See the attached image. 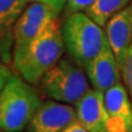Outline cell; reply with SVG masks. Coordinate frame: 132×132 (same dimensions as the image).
<instances>
[{
  "label": "cell",
  "instance_id": "cell-1",
  "mask_svg": "<svg viewBox=\"0 0 132 132\" xmlns=\"http://www.w3.org/2000/svg\"><path fill=\"white\" fill-rule=\"evenodd\" d=\"M64 48L63 29L54 19L28 44L13 50V65L24 80L35 85L60 61Z\"/></svg>",
  "mask_w": 132,
  "mask_h": 132
},
{
  "label": "cell",
  "instance_id": "cell-2",
  "mask_svg": "<svg viewBox=\"0 0 132 132\" xmlns=\"http://www.w3.org/2000/svg\"><path fill=\"white\" fill-rule=\"evenodd\" d=\"M62 29L65 47L77 65L84 69L108 43L102 27L82 12L71 13Z\"/></svg>",
  "mask_w": 132,
  "mask_h": 132
},
{
  "label": "cell",
  "instance_id": "cell-3",
  "mask_svg": "<svg viewBox=\"0 0 132 132\" xmlns=\"http://www.w3.org/2000/svg\"><path fill=\"white\" fill-rule=\"evenodd\" d=\"M41 104L30 82L11 75L0 93V128L5 132L22 131Z\"/></svg>",
  "mask_w": 132,
  "mask_h": 132
},
{
  "label": "cell",
  "instance_id": "cell-4",
  "mask_svg": "<svg viewBox=\"0 0 132 132\" xmlns=\"http://www.w3.org/2000/svg\"><path fill=\"white\" fill-rule=\"evenodd\" d=\"M80 68L68 60H60L40 80L43 93L56 101L76 104L89 89Z\"/></svg>",
  "mask_w": 132,
  "mask_h": 132
},
{
  "label": "cell",
  "instance_id": "cell-5",
  "mask_svg": "<svg viewBox=\"0 0 132 132\" xmlns=\"http://www.w3.org/2000/svg\"><path fill=\"white\" fill-rule=\"evenodd\" d=\"M60 12L47 3L33 1L22 12L13 28L14 48L28 44L52 20L57 19Z\"/></svg>",
  "mask_w": 132,
  "mask_h": 132
},
{
  "label": "cell",
  "instance_id": "cell-6",
  "mask_svg": "<svg viewBox=\"0 0 132 132\" xmlns=\"http://www.w3.org/2000/svg\"><path fill=\"white\" fill-rule=\"evenodd\" d=\"M76 119L74 107L56 100H47L40 105L28 127L30 132H61Z\"/></svg>",
  "mask_w": 132,
  "mask_h": 132
},
{
  "label": "cell",
  "instance_id": "cell-7",
  "mask_svg": "<svg viewBox=\"0 0 132 132\" xmlns=\"http://www.w3.org/2000/svg\"><path fill=\"white\" fill-rule=\"evenodd\" d=\"M109 132H132V101L125 85L118 82L105 93Z\"/></svg>",
  "mask_w": 132,
  "mask_h": 132
},
{
  "label": "cell",
  "instance_id": "cell-8",
  "mask_svg": "<svg viewBox=\"0 0 132 132\" xmlns=\"http://www.w3.org/2000/svg\"><path fill=\"white\" fill-rule=\"evenodd\" d=\"M77 120L89 132H109L105 94L97 89L88 92L75 104Z\"/></svg>",
  "mask_w": 132,
  "mask_h": 132
},
{
  "label": "cell",
  "instance_id": "cell-9",
  "mask_svg": "<svg viewBox=\"0 0 132 132\" xmlns=\"http://www.w3.org/2000/svg\"><path fill=\"white\" fill-rule=\"evenodd\" d=\"M106 34L121 69L132 41V5L118 11L107 21Z\"/></svg>",
  "mask_w": 132,
  "mask_h": 132
},
{
  "label": "cell",
  "instance_id": "cell-10",
  "mask_svg": "<svg viewBox=\"0 0 132 132\" xmlns=\"http://www.w3.org/2000/svg\"><path fill=\"white\" fill-rule=\"evenodd\" d=\"M86 73L94 88L101 93H106L109 88L120 82L121 69L109 42L96 59L86 67Z\"/></svg>",
  "mask_w": 132,
  "mask_h": 132
},
{
  "label": "cell",
  "instance_id": "cell-11",
  "mask_svg": "<svg viewBox=\"0 0 132 132\" xmlns=\"http://www.w3.org/2000/svg\"><path fill=\"white\" fill-rule=\"evenodd\" d=\"M129 1L130 0H96L86 10V14L100 27H104L114 13L126 8Z\"/></svg>",
  "mask_w": 132,
  "mask_h": 132
},
{
  "label": "cell",
  "instance_id": "cell-12",
  "mask_svg": "<svg viewBox=\"0 0 132 132\" xmlns=\"http://www.w3.org/2000/svg\"><path fill=\"white\" fill-rule=\"evenodd\" d=\"M28 0H0V35L15 24L24 11Z\"/></svg>",
  "mask_w": 132,
  "mask_h": 132
},
{
  "label": "cell",
  "instance_id": "cell-13",
  "mask_svg": "<svg viewBox=\"0 0 132 132\" xmlns=\"http://www.w3.org/2000/svg\"><path fill=\"white\" fill-rule=\"evenodd\" d=\"M121 75L123 78L125 86L129 93V96L132 101V41L130 44V47L127 52V56L123 62V65L121 67Z\"/></svg>",
  "mask_w": 132,
  "mask_h": 132
},
{
  "label": "cell",
  "instance_id": "cell-14",
  "mask_svg": "<svg viewBox=\"0 0 132 132\" xmlns=\"http://www.w3.org/2000/svg\"><path fill=\"white\" fill-rule=\"evenodd\" d=\"M95 1L96 0H67V10L71 13L86 11Z\"/></svg>",
  "mask_w": 132,
  "mask_h": 132
},
{
  "label": "cell",
  "instance_id": "cell-15",
  "mask_svg": "<svg viewBox=\"0 0 132 132\" xmlns=\"http://www.w3.org/2000/svg\"><path fill=\"white\" fill-rule=\"evenodd\" d=\"M11 74H10V71L8 69V67L0 61V93L1 90L5 87V85L7 84L8 79L10 78Z\"/></svg>",
  "mask_w": 132,
  "mask_h": 132
},
{
  "label": "cell",
  "instance_id": "cell-16",
  "mask_svg": "<svg viewBox=\"0 0 132 132\" xmlns=\"http://www.w3.org/2000/svg\"><path fill=\"white\" fill-rule=\"evenodd\" d=\"M61 132H89V131L76 119L75 121H73L71 125L67 126L64 130H62Z\"/></svg>",
  "mask_w": 132,
  "mask_h": 132
},
{
  "label": "cell",
  "instance_id": "cell-17",
  "mask_svg": "<svg viewBox=\"0 0 132 132\" xmlns=\"http://www.w3.org/2000/svg\"><path fill=\"white\" fill-rule=\"evenodd\" d=\"M31 1H39V2H43V3H47V5L52 6L56 11L61 12L63 7L65 5V2L67 0H31Z\"/></svg>",
  "mask_w": 132,
  "mask_h": 132
},
{
  "label": "cell",
  "instance_id": "cell-18",
  "mask_svg": "<svg viewBox=\"0 0 132 132\" xmlns=\"http://www.w3.org/2000/svg\"><path fill=\"white\" fill-rule=\"evenodd\" d=\"M0 132H3V130L1 129V128H0Z\"/></svg>",
  "mask_w": 132,
  "mask_h": 132
}]
</instances>
